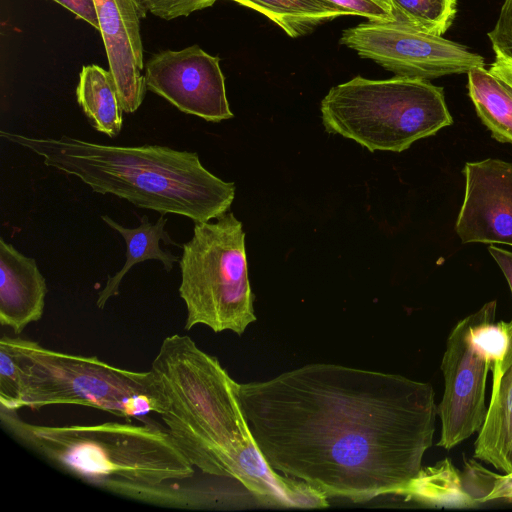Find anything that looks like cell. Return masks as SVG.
I'll return each instance as SVG.
<instances>
[{"mask_svg": "<svg viewBox=\"0 0 512 512\" xmlns=\"http://www.w3.org/2000/svg\"><path fill=\"white\" fill-rule=\"evenodd\" d=\"M236 394L274 470L353 503L404 496L423 469L438 414L429 383L330 363L238 383Z\"/></svg>", "mask_w": 512, "mask_h": 512, "instance_id": "obj_1", "label": "cell"}, {"mask_svg": "<svg viewBox=\"0 0 512 512\" xmlns=\"http://www.w3.org/2000/svg\"><path fill=\"white\" fill-rule=\"evenodd\" d=\"M16 412L1 409L0 417L18 440L89 484L154 505L194 509L209 504L200 491L175 483L192 477L195 467L168 430L121 422L36 425Z\"/></svg>", "mask_w": 512, "mask_h": 512, "instance_id": "obj_2", "label": "cell"}, {"mask_svg": "<svg viewBox=\"0 0 512 512\" xmlns=\"http://www.w3.org/2000/svg\"><path fill=\"white\" fill-rule=\"evenodd\" d=\"M0 136L42 157L45 165L79 178L94 192L161 215L209 222L227 213L235 197V184L205 169L195 152L103 145L68 136L35 138L7 131Z\"/></svg>", "mask_w": 512, "mask_h": 512, "instance_id": "obj_3", "label": "cell"}, {"mask_svg": "<svg viewBox=\"0 0 512 512\" xmlns=\"http://www.w3.org/2000/svg\"><path fill=\"white\" fill-rule=\"evenodd\" d=\"M167 407L161 418L201 472L232 479L236 458L252 441L235 382L219 360L185 335L166 337L151 369Z\"/></svg>", "mask_w": 512, "mask_h": 512, "instance_id": "obj_4", "label": "cell"}, {"mask_svg": "<svg viewBox=\"0 0 512 512\" xmlns=\"http://www.w3.org/2000/svg\"><path fill=\"white\" fill-rule=\"evenodd\" d=\"M326 132L373 152H402L453 123L442 87L429 80L356 76L332 87L321 101Z\"/></svg>", "mask_w": 512, "mask_h": 512, "instance_id": "obj_5", "label": "cell"}, {"mask_svg": "<svg viewBox=\"0 0 512 512\" xmlns=\"http://www.w3.org/2000/svg\"><path fill=\"white\" fill-rule=\"evenodd\" d=\"M22 380V408L77 404L123 418L163 414L167 403L152 372L112 366L96 356L54 351L38 342L6 336Z\"/></svg>", "mask_w": 512, "mask_h": 512, "instance_id": "obj_6", "label": "cell"}, {"mask_svg": "<svg viewBox=\"0 0 512 512\" xmlns=\"http://www.w3.org/2000/svg\"><path fill=\"white\" fill-rule=\"evenodd\" d=\"M182 249L179 294L187 309L185 330L205 325L216 333L242 335L256 321L242 223L228 212L215 223L195 222Z\"/></svg>", "mask_w": 512, "mask_h": 512, "instance_id": "obj_7", "label": "cell"}, {"mask_svg": "<svg viewBox=\"0 0 512 512\" xmlns=\"http://www.w3.org/2000/svg\"><path fill=\"white\" fill-rule=\"evenodd\" d=\"M340 43L396 76L432 80L485 66L466 46L397 21H371L345 29Z\"/></svg>", "mask_w": 512, "mask_h": 512, "instance_id": "obj_8", "label": "cell"}, {"mask_svg": "<svg viewBox=\"0 0 512 512\" xmlns=\"http://www.w3.org/2000/svg\"><path fill=\"white\" fill-rule=\"evenodd\" d=\"M475 313L462 319L448 336L441 363L444 394L437 407L441 436L437 443L450 450L482 428L488 408L485 390L494 362L474 333Z\"/></svg>", "mask_w": 512, "mask_h": 512, "instance_id": "obj_9", "label": "cell"}, {"mask_svg": "<svg viewBox=\"0 0 512 512\" xmlns=\"http://www.w3.org/2000/svg\"><path fill=\"white\" fill-rule=\"evenodd\" d=\"M219 62L197 45L158 52L145 64L146 87L186 114L215 123L230 119Z\"/></svg>", "mask_w": 512, "mask_h": 512, "instance_id": "obj_10", "label": "cell"}, {"mask_svg": "<svg viewBox=\"0 0 512 512\" xmlns=\"http://www.w3.org/2000/svg\"><path fill=\"white\" fill-rule=\"evenodd\" d=\"M463 174L465 194L455 224L461 241L512 246V163L467 162Z\"/></svg>", "mask_w": 512, "mask_h": 512, "instance_id": "obj_11", "label": "cell"}, {"mask_svg": "<svg viewBox=\"0 0 512 512\" xmlns=\"http://www.w3.org/2000/svg\"><path fill=\"white\" fill-rule=\"evenodd\" d=\"M106 55L122 109L135 112L147 90L135 0H93Z\"/></svg>", "mask_w": 512, "mask_h": 512, "instance_id": "obj_12", "label": "cell"}, {"mask_svg": "<svg viewBox=\"0 0 512 512\" xmlns=\"http://www.w3.org/2000/svg\"><path fill=\"white\" fill-rule=\"evenodd\" d=\"M47 285L35 259L0 238V323L15 334L42 318Z\"/></svg>", "mask_w": 512, "mask_h": 512, "instance_id": "obj_13", "label": "cell"}, {"mask_svg": "<svg viewBox=\"0 0 512 512\" xmlns=\"http://www.w3.org/2000/svg\"><path fill=\"white\" fill-rule=\"evenodd\" d=\"M507 330L508 346L491 368V399L474 445L475 458L504 474L512 472V325L509 322Z\"/></svg>", "mask_w": 512, "mask_h": 512, "instance_id": "obj_14", "label": "cell"}, {"mask_svg": "<svg viewBox=\"0 0 512 512\" xmlns=\"http://www.w3.org/2000/svg\"><path fill=\"white\" fill-rule=\"evenodd\" d=\"M232 479L238 481L258 504L285 508H323L327 497L307 484L284 476L263 458L253 439L236 458Z\"/></svg>", "mask_w": 512, "mask_h": 512, "instance_id": "obj_15", "label": "cell"}, {"mask_svg": "<svg viewBox=\"0 0 512 512\" xmlns=\"http://www.w3.org/2000/svg\"><path fill=\"white\" fill-rule=\"evenodd\" d=\"M468 95L492 138L512 145V62L495 56L467 73Z\"/></svg>", "mask_w": 512, "mask_h": 512, "instance_id": "obj_16", "label": "cell"}, {"mask_svg": "<svg viewBox=\"0 0 512 512\" xmlns=\"http://www.w3.org/2000/svg\"><path fill=\"white\" fill-rule=\"evenodd\" d=\"M103 221L112 229L119 232L126 242V261L123 267L114 276L108 278L106 286L99 293L96 305L104 308L106 302L113 296L119 294V286L126 273L137 263L146 260H158L162 262L166 271L173 268V264L179 261V257L170 251L160 247V241L165 245L171 244L182 248V245L175 243L165 231L166 218L161 215L155 224L148 221L146 215L141 217L140 226L137 228H126L115 222L107 215L101 216Z\"/></svg>", "mask_w": 512, "mask_h": 512, "instance_id": "obj_17", "label": "cell"}, {"mask_svg": "<svg viewBox=\"0 0 512 512\" xmlns=\"http://www.w3.org/2000/svg\"><path fill=\"white\" fill-rule=\"evenodd\" d=\"M76 98L91 125L109 137L122 129V106L110 71L92 64L82 67Z\"/></svg>", "mask_w": 512, "mask_h": 512, "instance_id": "obj_18", "label": "cell"}, {"mask_svg": "<svg viewBox=\"0 0 512 512\" xmlns=\"http://www.w3.org/2000/svg\"><path fill=\"white\" fill-rule=\"evenodd\" d=\"M256 10L288 36L296 38L310 33L323 22L341 16H351L325 0H230Z\"/></svg>", "mask_w": 512, "mask_h": 512, "instance_id": "obj_19", "label": "cell"}, {"mask_svg": "<svg viewBox=\"0 0 512 512\" xmlns=\"http://www.w3.org/2000/svg\"><path fill=\"white\" fill-rule=\"evenodd\" d=\"M395 21L420 30L443 35L457 13L456 0H386Z\"/></svg>", "mask_w": 512, "mask_h": 512, "instance_id": "obj_20", "label": "cell"}, {"mask_svg": "<svg viewBox=\"0 0 512 512\" xmlns=\"http://www.w3.org/2000/svg\"><path fill=\"white\" fill-rule=\"evenodd\" d=\"M463 478L466 493L473 504L491 500L512 502V472L495 474L470 461Z\"/></svg>", "mask_w": 512, "mask_h": 512, "instance_id": "obj_21", "label": "cell"}, {"mask_svg": "<svg viewBox=\"0 0 512 512\" xmlns=\"http://www.w3.org/2000/svg\"><path fill=\"white\" fill-rule=\"evenodd\" d=\"M21 372L6 336L0 340V406L2 410L22 408Z\"/></svg>", "mask_w": 512, "mask_h": 512, "instance_id": "obj_22", "label": "cell"}, {"mask_svg": "<svg viewBox=\"0 0 512 512\" xmlns=\"http://www.w3.org/2000/svg\"><path fill=\"white\" fill-rule=\"evenodd\" d=\"M140 18L151 13L165 20L188 16L212 6L217 0H135Z\"/></svg>", "mask_w": 512, "mask_h": 512, "instance_id": "obj_23", "label": "cell"}, {"mask_svg": "<svg viewBox=\"0 0 512 512\" xmlns=\"http://www.w3.org/2000/svg\"><path fill=\"white\" fill-rule=\"evenodd\" d=\"M487 35L495 56L512 62V0H504L498 19Z\"/></svg>", "mask_w": 512, "mask_h": 512, "instance_id": "obj_24", "label": "cell"}, {"mask_svg": "<svg viewBox=\"0 0 512 512\" xmlns=\"http://www.w3.org/2000/svg\"><path fill=\"white\" fill-rule=\"evenodd\" d=\"M351 16L365 17L371 21H395L392 8L385 0H325Z\"/></svg>", "mask_w": 512, "mask_h": 512, "instance_id": "obj_25", "label": "cell"}, {"mask_svg": "<svg viewBox=\"0 0 512 512\" xmlns=\"http://www.w3.org/2000/svg\"><path fill=\"white\" fill-rule=\"evenodd\" d=\"M99 31L93 0H53Z\"/></svg>", "mask_w": 512, "mask_h": 512, "instance_id": "obj_26", "label": "cell"}, {"mask_svg": "<svg viewBox=\"0 0 512 512\" xmlns=\"http://www.w3.org/2000/svg\"><path fill=\"white\" fill-rule=\"evenodd\" d=\"M488 252L503 272L512 293V252L499 248L493 244L489 245ZM509 323L512 325V319Z\"/></svg>", "mask_w": 512, "mask_h": 512, "instance_id": "obj_27", "label": "cell"}, {"mask_svg": "<svg viewBox=\"0 0 512 512\" xmlns=\"http://www.w3.org/2000/svg\"><path fill=\"white\" fill-rule=\"evenodd\" d=\"M386 1V0H385ZM387 2V1H386Z\"/></svg>", "mask_w": 512, "mask_h": 512, "instance_id": "obj_28", "label": "cell"}]
</instances>
